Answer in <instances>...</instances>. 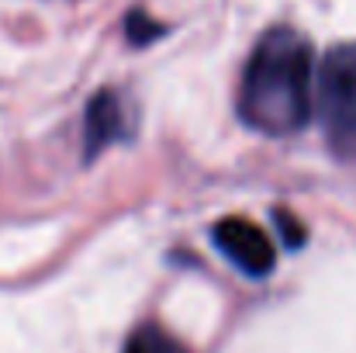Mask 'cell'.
I'll return each mask as SVG.
<instances>
[{
    "mask_svg": "<svg viewBox=\"0 0 356 353\" xmlns=\"http://www.w3.org/2000/svg\"><path fill=\"white\" fill-rule=\"evenodd\" d=\"M315 111L329 149L356 159V42L332 45L315 77Z\"/></svg>",
    "mask_w": 356,
    "mask_h": 353,
    "instance_id": "obj_2",
    "label": "cell"
},
{
    "mask_svg": "<svg viewBox=\"0 0 356 353\" xmlns=\"http://www.w3.org/2000/svg\"><path fill=\"white\" fill-rule=\"evenodd\" d=\"M124 353H191V350L180 340H173L170 333H163L159 326H138L128 336Z\"/></svg>",
    "mask_w": 356,
    "mask_h": 353,
    "instance_id": "obj_5",
    "label": "cell"
},
{
    "mask_svg": "<svg viewBox=\"0 0 356 353\" xmlns=\"http://www.w3.org/2000/svg\"><path fill=\"white\" fill-rule=\"evenodd\" d=\"M83 135H87V149H83L87 159L97 156L104 146L118 142L121 135H124V108H121V97L115 91H97V94L90 97Z\"/></svg>",
    "mask_w": 356,
    "mask_h": 353,
    "instance_id": "obj_4",
    "label": "cell"
},
{
    "mask_svg": "<svg viewBox=\"0 0 356 353\" xmlns=\"http://www.w3.org/2000/svg\"><path fill=\"white\" fill-rule=\"evenodd\" d=\"M315 59L301 31L277 24L252 45L242 84L238 118L263 135H291L315 111Z\"/></svg>",
    "mask_w": 356,
    "mask_h": 353,
    "instance_id": "obj_1",
    "label": "cell"
},
{
    "mask_svg": "<svg viewBox=\"0 0 356 353\" xmlns=\"http://www.w3.org/2000/svg\"><path fill=\"white\" fill-rule=\"evenodd\" d=\"M163 31H166V24L152 21L145 10H131V14L124 17V35H128L131 45H149V42H156Z\"/></svg>",
    "mask_w": 356,
    "mask_h": 353,
    "instance_id": "obj_6",
    "label": "cell"
},
{
    "mask_svg": "<svg viewBox=\"0 0 356 353\" xmlns=\"http://www.w3.org/2000/svg\"><path fill=\"white\" fill-rule=\"evenodd\" d=\"M277 229L284 233V242H287L291 249H298V246L305 242V229L294 222V215H291V212H277Z\"/></svg>",
    "mask_w": 356,
    "mask_h": 353,
    "instance_id": "obj_7",
    "label": "cell"
},
{
    "mask_svg": "<svg viewBox=\"0 0 356 353\" xmlns=\"http://www.w3.org/2000/svg\"><path fill=\"white\" fill-rule=\"evenodd\" d=\"M211 235H215V246L236 263L238 270H245V274H252V277L270 274L273 263H277L273 242L266 239L263 229H256V226L245 222V219H222Z\"/></svg>",
    "mask_w": 356,
    "mask_h": 353,
    "instance_id": "obj_3",
    "label": "cell"
}]
</instances>
